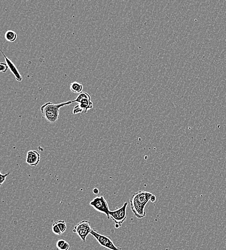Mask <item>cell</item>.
I'll return each instance as SVG.
<instances>
[{"label":"cell","mask_w":226,"mask_h":250,"mask_svg":"<svg viewBox=\"0 0 226 250\" xmlns=\"http://www.w3.org/2000/svg\"><path fill=\"white\" fill-rule=\"evenodd\" d=\"M10 174V172L6 173L5 174H2L1 172H0V185H2L3 183H4L6 181V179L7 178V176Z\"/></svg>","instance_id":"obj_15"},{"label":"cell","mask_w":226,"mask_h":250,"mask_svg":"<svg viewBox=\"0 0 226 250\" xmlns=\"http://www.w3.org/2000/svg\"><path fill=\"white\" fill-rule=\"evenodd\" d=\"M66 242V241H65V240H58V241H57V244H56V246H57V248H58V249H60V248H61L63 246V245L65 244V243Z\"/></svg>","instance_id":"obj_16"},{"label":"cell","mask_w":226,"mask_h":250,"mask_svg":"<svg viewBox=\"0 0 226 250\" xmlns=\"http://www.w3.org/2000/svg\"><path fill=\"white\" fill-rule=\"evenodd\" d=\"M17 33L14 31L12 30H8L6 31L5 33V39L8 42H14L17 40Z\"/></svg>","instance_id":"obj_11"},{"label":"cell","mask_w":226,"mask_h":250,"mask_svg":"<svg viewBox=\"0 0 226 250\" xmlns=\"http://www.w3.org/2000/svg\"><path fill=\"white\" fill-rule=\"evenodd\" d=\"M89 205L97 211L105 214L108 219H109V213L110 210L108 203L103 196L95 197L92 201H90Z\"/></svg>","instance_id":"obj_6"},{"label":"cell","mask_w":226,"mask_h":250,"mask_svg":"<svg viewBox=\"0 0 226 250\" xmlns=\"http://www.w3.org/2000/svg\"><path fill=\"white\" fill-rule=\"evenodd\" d=\"M152 195L150 192L143 190L135 192L130 198L131 209L135 216L138 219H142L145 216V208Z\"/></svg>","instance_id":"obj_1"},{"label":"cell","mask_w":226,"mask_h":250,"mask_svg":"<svg viewBox=\"0 0 226 250\" xmlns=\"http://www.w3.org/2000/svg\"><path fill=\"white\" fill-rule=\"evenodd\" d=\"M90 234L96 239L100 245L105 248L110 250H122V248L116 246L109 237L101 234L95 230L92 229Z\"/></svg>","instance_id":"obj_4"},{"label":"cell","mask_w":226,"mask_h":250,"mask_svg":"<svg viewBox=\"0 0 226 250\" xmlns=\"http://www.w3.org/2000/svg\"><path fill=\"white\" fill-rule=\"evenodd\" d=\"M92 228L90 222L88 220H83L77 224L73 229V232L77 233L83 242H86V239L90 234Z\"/></svg>","instance_id":"obj_5"},{"label":"cell","mask_w":226,"mask_h":250,"mask_svg":"<svg viewBox=\"0 0 226 250\" xmlns=\"http://www.w3.org/2000/svg\"><path fill=\"white\" fill-rule=\"evenodd\" d=\"M122 226V225H121V224H115V228H116V229H119V228H120V226Z\"/></svg>","instance_id":"obj_20"},{"label":"cell","mask_w":226,"mask_h":250,"mask_svg":"<svg viewBox=\"0 0 226 250\" xmlns=\"http://www.w3.org/2000/svg\"><path fill=\"white\" fill-rule=\"evenodd\" d=\"M1 52L2 53V54H3V56H4V57H5L6 63H7L9 70H10V71L16 77V79H17L18 82H21V81H22V79H23V78H22L21 75L20 74V72H19L18 69H17V67H16L15 64L13 63V62H12L11 60L10 59H9L8 57H6V56L5 55L4 52H2V50H1Z\"/></svg>","instance_id":"obj_9"},{"label":"cell","mask_w":226,"mask_h":250,"mask_svg":"<svg viewBox=\"0 0 226 250\" xmlns=\"http://www.w3.org/2000/svg\"><path fill=\"white\" fill-rule=\"evenodd\" d=\"M73 103V100L57 104L52 103L51 102H48L41 106V113L48 122L54 123L58 119L60 109Z\"/></svg>","instance_id":"obj_2"},{"label":"cell","mask_w":226,"mask_h":250,"mask_svg":"<svg viewBox=\"0 0 226 250\" xmlns=\"http://www.w3.org/2000/svg\"><path fill=\"white\" fill-rule=\"evenodd\" d=\"M156 199V196H155L154 195H152V196H151V198H150V201H151L152 203H154V202L155 201Z\"/></svg>","instance_id":"obj_19"},{"label":"cell","mask_w":226,"mask_h":250,"mask_svg":"<svg viewBox=\"0 0 226 250\" xmlns=\"http://www.w3.org/2000/svg\"><path fill=\"white\" fill-rule=\"evenodd\" d=\"M52 230L53 232L56 235H60L62 234L61 231L60 230L59 226H58L56 222L53 224Z\"/></svg>","instance_id":"obj_13"},{"label":"cell","mask_w":226,"mask_h":250,"mask_svg":"<svg viewBox=\"0 0 226 250\" xmlns=\"http://www.w3.org/2000/svg\"><path fill=\"white\" fill-rule=\"evenodd\" d=\"M57 224L59 226V229L61 231L62 234L65 232L66 231V229H67V225H66V222L65 221L61 220H59L57 221Z\"/></svg>","instance_id":"obj_12"},{"label":"cell","mask_w":226,"mask_h":250,"mask_svg":"<svg viewBox=\"0 0 226 250\" xmlns=\"http://www.w3.org/2000/svg\"><path fill=\"white\" fill-rule=\"evenodd\" d=\"M73 102L79 103L77 105L81 109L83 113H86L93 107L91 97L87 92H82L80 93L75 100H73Z\"/></svg>","instance_id":"obj_3"},{"label":"cell","mask_w":226,"mask_h":250,"mask_svg":"<svg viewBox=\"0 0 226 250\" xmlns=\"http://www.w3.org/2000/svg\"><path fill=\"white\" fill-rule=\"evenodd\" d=\"M69 248V244L68 242H67L66 241L65 242V244L63 245L62 247L61 248H60V249H59V250H68Z\"/></svg>","instance_id":"obj_17"},{"label":"cell","mask_w":226,"mask_h":250,"mask_svg":"<svg viewBox=\"0 0 226 250\" xmlns=\"http://www.w3.org/2000/svg\"><path fill=\"white\" fill-rule=\"evenodd\" d=\"M93 193L94 194H99V190L98 188H94L93 190Z\"/></svg>","instance_id":"obj_18"},{"label":"cell","mask_w":226,"mask_h":250,"mask_svg":"<svg viewBox=\"0 0 226 250\" xmlns=\"http://www.w3.org/2000/svg\"><path fill=\"white\" fill-rule=\"evenodd\" d=\"M70 89L72 92L79 93L82 92L83 89V86L78 82H74L72 83L69 86Z\"/></svg>","instance_id":"obj_10"},{"label":"cell","mask_w":226,"mask_h":250,"mask_svg":"<svg viewBox=\"0 0 226 250\" xmlns=\"http://www.w3.org/2000/svg\"><path fill=\"white\" fill-rule=\"evenodd\" d=\"M128 203L127 202L124 203L122 207L119 209H117L113 211L109 212V216L113 220L115 224H120L122 225L126 220V208H127Z\"/></svg>","instance_id":"obj_7"},{"label":"cell","mask_w":226,"mask_h":250,"mask_svg":"<svg viewBox=\"0 0 226 250\" xmlns=\"http://www.w3.org/2000/svg\"><path fill=\"white\" fill-rule=\"evenodd\" d=\"M8 66L6 63L1 62L0 63V71L3 73H6L8 70Z\"/></svg>","instance_id":"obj_14"},{"label":"cell","mask_w":226,"mask_h":250,"mask_svg":"<svg viewBox=\"0 0 226 250\" xmlns=\"http://www.w3.org/2000/svg\"><path fill=\"white\" fill-rule=\"evenodd\" d=\"M41 160L40 154L37 151L31 150L27 154L26 162L31 166H37L39 164Z\"/></svg>","instance_id":"obj_8"}]
</instances>
